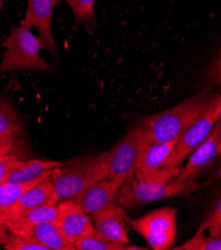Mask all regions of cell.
<instances>
[{
  "label": "cell",
  "mask_w": 221,
  "mask_h": 250,
  "mask_svg": "<svg viewBox=\"0 0 221 250\" xmlns=\"http://www.w3.org/2000/svg\"><path fill=\"white\" fill-rule=\"evenodd\" d=\"M59 1H62V0H56V2H59Z\"/></svg>",
  "instance_id": "obj_33"
},
{
  "label": "cell",
  "mask_w": 221,
  "mask_h": 250,
  "mask_svg": "<svg viewBox=\"0 0 221 250\" xmlns=\"http://www.w3.org/2000/svg\"><path fill=\"white\" fill-rule=\"evenodd\" d=\"M208 232L209 236H217L221 234V193L217 198L213 208L210 209L204 220L198 229L199 233Z\"/></svg>",
  "instance_id": "obj_23"
},
{
  "label": "cell",
  "mask_w": 221,
  "mask_h": 250,
  "mask_svg": "<svg viewBox=\"0 0 221 250\" xmlns=\"http://www.w3.org/2000/svg\"><path fill=\"white\" fill-rule=\"evenodd\" d=\"M126 221L154 250L169 249L176 241L177 210L173 208H162L136 219L126 216Z\"/></svg>",
  "instance_id": "obj_6"
},
{
  "label": "cell",
  "mask_w": 221,
  "mask_h": 250,
  "mask_svg": "<svg viewBox=\"0 0 221 250\" xmlns=\"http://www.w3.org/2000/svg\"><path fill=\"white\" fill-rule=\"evenodd\" d=\"M15 147L14 137L0 136V157L10 154Z\"/></svg>",
  "instance_id": "obj_27"
},
{
  "label": "cell",
  "mask_w": 221,
  "mask_h": 250,
  "mask_svg": "<svg viewBox=\"0 0 221 250\" xmlns=\"http://www.w3.org/2000/svg\"><path fill=\"white\" fill-rule=\"evenodd\" d=\"M47 205H58V199L51 179L32 187L24 193L7 219Z\"/></svg>",
  "instance_id": "obj_14"
},
{
  "label": "cell",
  "mask_w": 221,
  "mask_h": 250,
  "mask_svg": "<svg viewBox=\"0 0 221 250\" xmlns=\"http://www.w3.org/2000/svg\"><path fill=\"white\" fill-rule=\"evenodd\" d=\"M215 94L210 89L188 98L182 103L161 113L141 117L138 121L143 145L167 143L181 134L212 103Z\"/></svg>",
  "instance_id": "obj_1"
},
{
  "label": "cell",
  "mask_w": 221,
  "mask_h": 250,
  "mask_svg": "<svg viewBox=\"0 0 221 250\" xmlns=\"http://www.w3.org/2000/svg\"><path fill=\"white\" fill-rule=\"evenodd\" d=\"M142 146L141 130L136 124L111 151L107 152V180L114 189L118 190L121 184L135 171Z\"/></svg>",
  "instance_id": "obj_5"
},
{
  "label": "cell",
  "mask_w": 221,
  "mask_h": 250,
  "mask_svg": "<svg viewBox=\"0 0 221 250\" xmlns=\"http://www.w3.org/2000/svg\"><path fill=\"white\" fill-rule=\"evenodd\" d=\"M71 199L86 213L94 214L116 204L117 190L107 179L95 180Z\"/></svg>",
  "instance_id": "obj_13"
},
{
  "label": "cell",
  "mask_w": 221,
  "mask_h": 250,
  "mask_svg": "<svg viewBox=\"0 0 221 250\" xmlns=\"http://www.w3.org/2000/svg\"><path fill=\"white\" fill-rule=\"evenodd\" d=\"M2 246H3V244H2L1 242H0V249H1V247H2Z\"/></svg>",
  "instance_id": "obj_32"
},
{
  "label": "cell",
  "mask_w": 221,
  "mask_h": 250,
  "mask_svg": "<svg viewBox=\"0 0 221 250\" xmlns=\"http://www.w3.org/2000/svg\"><path fill=\"white\" fill-rule=\"evenodd\" d=\"M107 153L60 166L51 178L58 203L77 195L95 180L107 179Z\"/></svg>",
  "instance_id": "obj_4"
},
{
  "label": "cell",
  "mask_w": 221,
  "mask_h": 250,
  "mask_svg": "<svg viewBox=\"0 0 221 250\" xmlns=\"http://www.w3.org/2000/svg\"><path fill=\"white\" fill-rule=\"evenodd\" d=\"M210 184L198 182L180 183L171 181L167 184L152 181L135 169L131 176L117 190L116 203L125 209L156 203L173 196H186L193 191L202 189Z\"/></svg>",
  "instance_id": "obj_2"
},
{
  "label": "cell",
  "mask_w": 221,
  "mask_h": 250,
  "mask_svg": "<svg viewBox=\"0 0 221 250\" xmlns=\"http://www.w3.org/2000/svg\"><path fill=\"white\" fill-rule=\"evenodd\" d=\"M221 115V95L216 93L210 106L196 119L178 139L173 151L162 165L165 167H181V163L210 134L214 124Z\"/></svg>",
  "instance_id": "obj_7"
},
{
  "label": "cell",
  "mask_w": 221,
  "mask_h": 250,
  "mask_svg": "<svg viewBox=\"0 0 221 250\" xmlns=\"http://www.w3.org/2000/svg\"><path fill=\"white\" fill-rule=\"evenodd\" d=\"M178 139L167 143L143 145L138 162V169L151 170L162 167L163 163L170 155Z\"/></svg>",
  "instance_id": "obj_17"
},
{
  "label": "cell",
  "mask_w": 221,
  "mask_h": 250,
  "mask_svg": "<svg viewBox=\"0 0 221 250\" xmlns=\"http://www.w3.org/2000/svg\"><path fill=\"white\" fill-rule=\"evenodd\" d=\"M56 3V0H27L26 14L20 22L23 26L35 27L38 30L43 49L52 56L57 55L51 27Z\"/></svg>",
  "instance_id": "obj_9"
},
{
  "label": "cell",
  "mask_w": 221,
  "mask_h": 250,
  "mask_svg": "<svg viewBox=\"0 0 221 250\" xmlns=\"http://www.w3.org/2000/svg\"><path fill=\"white\" fill-rule=\"evenodd\" d=\"M57 210V227L63 236L74 246L94 229L89 214L72 199L58 203Z\"/></svg>",
  "instance_id": "obj_10"
},
{
  "label": "cell",
  "mask_w": 221,
  "mask_h": 250,
  "mask_svg": "<svg viewBox=\"0 0 221 250\" xmlns=\"http://www.w3.org/2000/svg\"><path fill=\"white\" fill-rule=\"evenodd\" d=\"M204 82L209 89L214 87L218 90V94L221 95V55L206 72Z\"/></svg>",
  "instance_id": "obj_25"
},
{
  "label": "cell",
  "mask_w": 221,
  "mask_h": 250,
  "mask_svg": "<svg viewBox=\"0 0 221 250\" xmlns=\"http://www.w3.org/2000/svg\"><path fill=\"white\" fill-rule=\"evenodd\" d=\"M214 181H221V164L217 167V169L211 174L210 178L207 180L208 184H211Z\"/></svg>",
  "instance_id": "obj_29"
},
{
  "label": "cell",
  "mask_w": 221,
  "mask_h": 250,
  "mask_svg": "<svg viewBox=\"0 0 221 250\" xmlns=\"http://www.w3.org/2000/svg\"><path fill=\"white\" fill-rule=\"evenodd\" d=\"M63 163L56 161H42V160H31L22 161L9 174L6 179L7 183L12 184H26L40 179L46 173L51 171Z\"/></svg>",
  "instance_id": "obj_16"
},
{
  "label": "cell",
  "mask_w": 221,
  "mask_h": 250,
  "mask_svg": "<svg viewBox=\"0 0 221 250\" xmlns=\"http://www.w3.org/2000/svg\"><path fill=\"white\" fill-rule=\"evenodd\" d=\"M221 138V115L216 120L208 137L190 154L186 165L174 179L176 182H195L209 167L218 155Z\"/></svg>",
  "instance_id": "obj_8"
},
{
  "label": "cell",
  "mask_w": 221,
  "mask_h": 250,
  "mask_svg": "<svg viewBox=\"0 0 221 250\" xmlns=\"http://www.w3.org/2000/svg\"><path fill=\"white\" fill-rule=\"evenodd\" d=\"M176 250H221V234L206 237L204 233L196 232L185 243L174 248Z\"/></svg>",
  "instance_id": "obj_21"
},
{
  "label": "cell",
  "mask_w": 221,
  "mask_h": 250,
  "mask_svg": "<svg viewBox=\"0 0 221 250\" xmlns=\"http://www.w3.org/2000/svg\"><path fill=\"white\" fill-rule=\"evenodd\" d=\"M58 216L57 205H47L5 220V223L34 226L42 222H55Z\"/></svg>",
  "instance_id": "obj_18"
},
{
  "label": "cell",
  "mask_w": 221,
  "mask_h": 250,
  "mask_svg": "<svg viewBox=\"0 0 221 250\" xmlns=\"http://www.w3.org/2000/svg\"><path fill=\"white\" fill-rule=\"evenodd\" d=\"M3 248L5 250H49L47 247L36 241L23 238L11 232H9V236L4 243Z\"/></svg>",
  "instance_id": "obj_24"
},
{
  "label": "cell",
  "mask_w": 221,
  "mask_h": 250,
  "mask_svg": "<svg viewBox=\"0 0 221 250\" xmlns=\"http://www.w3.org/2000/svg\"><path fill=\"white\" fill-rule=\"evenodd\" d=\"M22 135V124L12 106L0 98V136Z\"/></svg>",
  "instance_id": "obj_20"
},
{
  "label": "cell",
  "mask_w": 221,
  "mask_h": 250,
  "mask_svg": "<svg viewBox=\"0 0 221 250\" xmlns=\"http://www.w3.org/2000/svg\"><path fill=\"white\" fill-rule=\"evenodd\" d=\"M79 23L94 24L96 20L95 0H66Z\"/></svg>",
  "instance_id": "obj_22"
},
{
  "label": "cell",
  "mask_w": 221,
  "mask_h": 250,
  "mask_svg": "<svg viewBox=\"0 0 221 250\" xmlns=\"http://www.w3.org/2000/svg\"><path fill=\"white\" fill-rule=\"evenodd\" d=\"M57 168L49 171L45 176L30 183L12 184L5 182L0 184V220L5 221L9 217L11 211L13 210L16 204L19 202L21 196L32 187L46 180L51 179L54 176Z\"/></svg>",
  "instance_id": "obj_15"
},
{
  "label": "cell",
  "mask_w": 221,
  "mask_h": 250,
  "mask_svg": "<svg viewBox=\"0 0 221 250\" xmlns=\"http://www.w3.org/2000/svg\"><path fill=\"white\" fill-rule=\"evenodd\" d=\"M3 2H4V0H0V13H1V10L3 7Z\"/></svg>",
  "instance_id": "obj_30"
},
{
  "label": "cell",
  "mask_w": 221,
  "mask_h": 250,
  "mask_svg": "<svg viewBox=\"0 0 221 250\" xmlns=\"http://www.w3.org/2000/svg\"><path fill=\"white\" fill-rule=\"evenodd\" d=\"M129 244L113 242L94 229L75 243L77 250H128Z\"/></svg>",
  "instance_id": "obj_19"
},
{
  "label": "cell",
  "mask_w": 221,
  "mask_h": 250,
  "mask_svg": "<svg viewBox=\"0 0 221 250\" xmlns=\"http://www.w3.org/2000/svg\"><path fill=\"white\" fill-rule=\"evenodd\" d=\"M92 215L94 227L101 235L113 242L130 244L125 208L116 203Z\"/></svg>",
  "instance_id": "obj_12"
},
{
  "label": "cell",
  "mask_w": 221,
  "mask_h": 250,
  "mask_svg": "<svg viewBox=\"0 0 221 250\" xmlns=\"http://www.w3.org/2000/svg\"><path fill=\"white\" fill-rule=\"evenodd\" d=\"M218 155L221 157V138H220V144L218 146Z\"/></svg>",
  "instance_id": "obj_31"
},
{
  "label": "cell",
  "mask_w": 221,
  "mask_h": 250,
  "mask_svg": "<svg viewBox=\"0 0 221 250\" xmlns=\"http://www.w3.org/2000/svg\"><path fill=\"white\" fill-rule=\"evenodd\" d=\"M7 231H8V229L5 226V222L0 220V242H1L3 245L9 236V233Z\"/></svg>",
  "instance_id": "obj_28"
},
{
  "label": "cell",
  "mask_w": 221,
  "mask_h": 250,
  "mask_svg": "<svg viewBox=\"0 0 221 250\" xmlns=\"http://www.w3.org/2000/svg\"><path fill=\"white\" fill-rule=\"evenodd\" d=\"M9 232L23 238L36 241L49 250H75L61 233L55 222H42L34 226H22V224L5 223Z\"/></svg>",
  "instance_id": "obj_11"
},
{
  "label": "cell",
  "mask_w": 221,
  "mask_h": 250,
  "mask_svg": "<svg viewBox=\"0 0 221 250\" xmlns=\"http://www.w3.org/2000/svg\"><path fill=\"white\" fill-rule=\"evenodd\" d=\"M6 49L0 63V73L17 70H35L52 73L53 68L40 55L43 49L40 37L35 36L30 28L20 25L11 26L9 36L3 41Z\"/></svg>",
  "instance_id": "obj_3"
},
{
  "label": "cell",
  "mask_w": 221,
  "mask_h": 250,
  "mask_svg": "<svg viewBox=\"0 0 221 250\" xmlns=\"http://www.w3.org/2000/svg\"><path fill=\"white\" fill-rule=\"evenodd\" d=\"M17 157L11 154L0 157V184L5 183L8 174L21 163Z\"/></svg>",
  "instance_id": "obj_26"
}]
</instances>
